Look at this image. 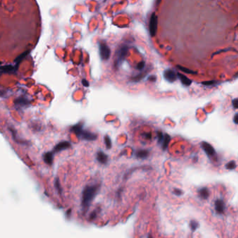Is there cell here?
Wrapping results in <instances>:
<instances>
[{"mask_svg":"<svg viewBox=\"0 0 238 238\" xmlns=\"http://www.w3.org/2000/svg\"><path fill=\"white\" fill-rule=\"evenodd\" d=\"M99 185H90L87 186L82 191V206L83 209L87 211L89 208L92 201L99 191Z\"/></svg>","mask_w":238,"mask_h":238,"instance_id":"cell-1","label":"cell"},{"mask_svg":"<svg viewBox=\"0 0 238 238\" xmlns=\"http://www.w3.org/2000/svg\"><path fill=\"white\" fill-rule=\"evenodd\" d=\"M99 52L102 60H107L110 57V50L106 43L101 42L99 43Z\"/></svg>","mask_w":238,"mask_h":238,"instance_id":"cell-2","label":"cell"},{"mask_svg":"<svg viewBox=\"0 0 238 238\" xmlns=\"http://www.w3.org/2000/svg\"><path fill=\"white\" fill-rule=\"evenodd\" d=\"M149 28H150V35L154 37L156 34V29H157V17L156 16L155 14H152L151 16Z\"/></svg>","mask_w":238,"mask_h":238,"instance_id":"cell-3","label":"cell"},{"mask_svg":"<svg viewBox=\"0 0 238 238\" xmlns=\"http://www.w3.org/2000/svg\"><path fill=\"white\" fill-rule=\"evenodd\" d=\"M128 53V48L126 46H123L120 48V50H119L118 57H117V60L115 62V64L117 65H119L121 62H122L123 60L125 59L126 54Z\"/></svg>","mask_w":238,"mask_h":238,"instance_id":"cell-4","label":"cell"},{"mask_svg":"<svg viewBox=\"0 0 238 238\" xmlns=\"http://www.w3.org/2000/svg\"><path fill=\"white\" fill-rule=\"evenodd\" d=\"M201 147L203 150L205 151V152L209 156H213L216 154V152H215L214 148L209 143L207 142H202L201 143Z\"/></svg>","mask_w":238,"mask_h":238,"instance_id":"cell-5","label":"cell"},{"mask_svg":"<svg viewBox=\"0 0 238 238\" xmlns=\"http://www.w3.org/2000/svg\"><path fill=\"white\" fill-rule=\"evenodd\" d=\"M79 138H82V139L85 140V141H95V140L97 138V135L94 133H92V132L90 131L83 130Z\"/></svg>","mask_w":238,"mask_h":238,"instance_id":"cell-6","label":"cell"},{"mask_svg":"<svg viewBox=\"0 0 238 238\" xmlns=\"http://www.w3.org/2000/svg\"><path fill=\"white\" fill-rule=\"evenodd\" d=\"M71 147V143L68 141H62V142H60V143H58L57 145L54 147V152H62V151L67 150V149H69Z\"/></svg>","mask_w":238,"mask_h":238,"instance_id":"cell-7","label":"cell"},{"mask_svg":"<svg viewBox=\"0 0 238 238\" xmlns=\"http://www.w3.org/2000/svg\"><path fill=\"white\" fill-rule=\"evenodd\" d=\"M215 209H216L217 214H224L226 207H225V203L223 200L218 199L215 201Z\"/></svg>","mask_w":238,"mask_h":238,"instance_id":"cell-8","label":"cell"},{"mask_svg":"<svg viewBox=\"0 0 238 238\" xmlns=\"http://www.w3.org/2000/svg\"><path fill=\"white\" fill-rule=\"evenodd\" d=\"M164 78L166 80H168L170 82H173L176 80L177 75L174 71H172L171 69H168L164 72Z\"/></svg>","mask_w":238,"mask_h":238,"instance_id":"cell-9","label":"cell"},{"mask_svg":"<svg viewBox=\"0 0 238 238\" xmlns=\"http://www.w3.org/2000/svg\"><path fill=\"white\" fill-rule=\"evenodd\" d=\"M96 159H97L100 163L105 165V164L107 163L108 161V156L104 152H102V151H99L97 152V154H96Z\"/></svg>","mask_w":238,"mask_h":238,"instance_id":"cell-10","label":"cell"},{"mask_svg":"<svg viewBox=\"0 0 238 238\" xmlns=\"http://www.w3.org/2000/svg\"><path fill=\"white\" fill-rule=\"evenodd\" d=\"M53 159H54V155L53 153L51 152H48L45 153L43 154V161L46 164H48L49 166H51L53 163Z\"/></svg>","mask_w":238,"mask_h":238,"instance_id":"cell-11","label":"cell"},{"mask_svg":"<svg viewBox=\"0 0 238 238\" xmlns=\"http://www.w3.org/2000/svg\"><path fill=\"white\" fill-rule=\"evenodd\" d=\"M82 131H83V128H82V123H78V124H75V125L73 126L71 128V131L73 132V133H74L78 137L80 136Z\"/></svg>","mask_w":238,"mask_h":238,"instance_id":"cell-12","label":"cell"},{"mask_svg":"<svg viewBox=\"0 0 238 238\" xmlns=\"http://www.w3.org/2000/svg\"><path fill=\"white\" fill-rule=\"evenodd\" d=\"M150 154V152H149L148 150H138L136 152H135V155L137 158H142V159H144V158H146L147 156Z\"/></svg>","mask_w":238,"mask_h":238,"instance_id":"cell-13","label":"cell"},{"mask_svg":"<svg viewBox=\"0 0 238 238\" xmlns=\"http://www.w3.org/2000/svg\"><path fill=\"white\" fill-rule=\"evenodd\" d=\"M17 68L14 67L12 65H6L1 67V71L3 73H14L16 71Z\"/></svg>","mask_w":238,"mask_h":238,"instance_id":"cell-14","label":"cell"},{"mask_svg":"<svg viewBox=\"0 0 238 238\" xmlns=\"http://www.w3.org/2000/svg\"><path fill=\"white\" fill-rule=\"evenodd\" d=\"M198 194H199V196L202 198V199L204 200L207 199L209 195L208 189L206 187L201 188V189H199V191H198Z\"/></svg>","mask_w":238,"mask_h":238,"instance_id":"cell-15","label":"cell"},{"mask_svg":"<svg viewBox=\"0 0 238 238\" xmlns=\"http://www.w3.org/2000/svg\"><path fill=\"white\" fill-rule=\"evenodd\" d=\"M177 76L179 77V80H180L181 82L185 86H189L191 85V84L192 81L190 80V79H189L187 77H186L185 75H184L182 73H177Z\"/></svg>","mask_w":238,"mask_h":238,"instance_id":"cell-16","label":"cell"},{"mask_svg":"<svg viewBox=\"0 0 238 238\" xmlns=\"http://www.w3.org/2000/svg\"><path fill=\"white\" fill-rule=\"evenodd\" d=\"M171 136L168 135V134L166 133L164 135V138L163 140V142H162V148H163V150H165L167 149L168 146L170 141H171Z\"/></svg>","mask_w":238,"mask_h":238,"instance_id":"cell-17","label":"cell"},{"mask_svg":"<svg viewBox=\"0 0 238 238\" xmlns=\"http://www.w3.org/2000/svg\"><path fill=\"white\" fill-rule=\"evenodd\" d=\"M237 167L235 161H230L226 165V168L228 170H234Z\"/></svg>","mask_w":238,"mask_h":238,"instance_id":"cell-18","label":"cell"},{"mask_svg":"<svg viewBox=\"0 0 238 238\" xmlns=\"http://www.w3.org/2000/svg\"><path fill=\"white\" fill-rule=\"evenodd\" d=\"M104 141L107 149H108V150L110 149L111 147H112V142H111V140L108 135H105L104 138Z\"/></svg>","mask_w":238,"mask_h":238,"instance_id":"cell-19","label":"cell"},{"mask_svg":"<svg viewBox=\"0 0 238 238\" xmlns=\"http://www.w3.org/2000/svg\"><path fill=\"white\" fill-rule=\"evenodd\" d=\"M198 226H199V224H198V223L196 222V221H194V220L191 221L190 228H191V229L192 231H195V230L198 228Z\"/></svg>","mask_w":238,"mask_h":238,"instance_id":"cell-20","label":"cell"},{"mask_svg":"<svg viewBox=\"0 0 238 238\" xmlns=\"http://www.w3.org/2000/svg\"><path fill=\"white\" fill-rule=\"evenodd\" d=\"M54 186H55V188L59 194H62V188H61V185H60L59 179L57 178L55 179V182H54Z\"/></svg>","mask_w":238,"mask_h":238,"instance_id":"cell-21","label":"cell"},{"mask_svg":"<svg viewBox=\"0 0 238 238\" xmlns=\"http://www.w3.org/2000/svg\"><path fill=\"white\" fill-rule=\"evenodd\" d=\"M157 138H158V143H162V142H163V140L164 138V135L161 131L157 132Z\"/></svg>","mask_w":238,"mask_h":238,"instance_id":"cell-22","label":"cell"},{"mask_svg":"<svg viewBox=\"0 0 238 238\" xmlns=\"http://www.w3.org/2000/svg\"><path fill=\"white\" fill-rule=\"evenodd\" d=\"M27 54H28V52H24V53H23V54H21V55H20V56H19L17 58V60H16V63L18 64L19 63H20V62L22 61V60L24 59V57H25L26 55H27Z\"/></svg>","mask_w":238,"mask_h":238,"instance_id":"cell-23","label":"cell"},{"mask_svg":"<svg viewBox=\"0 0 238 238\" xmlns=\"http://www.w3.org/2000/svg\"><path fill=\"white\" fill-rule=\"evenodd\" d=\"M17 103L19 105H25L27 103V101L24 98H20L17 100Z\"/></svg>","mask_w":238,"mask_h":238,"instance_id":"cell-24","label":"cell"},{"mask_svg":"<svg viewBox=\"0 0 238 238\" xmlns=\"http://www.w3.org/2000/svg\"><path fill=\"white\" fill-rule=\"evenodd\" d=\"M173 194L176 196H182L183 194V191L181 189H175L174 191H173Z\"/></svg>","mask_w":238,"mask_h":238,"instance_id":"cell-25","label":"cell"},{"mask_svg":"<svg viewBox=\"0 0 238 238\" xmlns=\"http://www.w3.org/2000/svg\"><path fill=\"white\" fill-rule=\"evenodd\" d=\"M178 68H179V69H180L181 71H184V72H185V73H194V71H191V70H189V69H186V68H184L182 67H179V66H178Z\"/></svg>","mask_w":238,"mask_h":238,"instance_id":"cell-26","label":"cell"},{"mask_svg":"<svg viewBox=\"0 0 238 238\" xmlns=\"http://www.w3.org/2000/svg\"><path fill=\"white\" fill-rule=\"evenodd\" d=\"M232 104H233V106L234 108L238 109V98H236V99L233 100V101H232Z\"/></svg>","mask_w":238,"mask_h":238,"instance_id":"cell-27","label":"cell"},{"mask_svg":"<svg viewBox=\"0 0 238 238\" xmlns=\"http://www.w3.org/2000/svg\"><path fill=\"white\" fill-rule=\"evenodd\" d=\"M216 83V81H207V82H203V84L205 85L206 86H211V85H214Z\"/></svg>","mask_w":238,"mask_h":238,"instance_id":"cell-28","label":"cell"},{"mask_svg":"<svg viewBox=\"0 0 238 238\" xmlns=\"http://www.w3.org/2000/svg\"><path fill=\"white\" fill-rule=\"evenodd\" d=\"M144 67H145V62H140V63L138 64V66H137V69L139 70L143 69H144Z\"/></svg>","mask_w":238,"mask_h":238,"instance_id":"cell-29","label":"cell"},{"mask_svg":"<svg viewBox=\"0 0 238 238\" xmlns=\"http://www.w3.org/2000/svg\"><path fill=\"white\" fill-rule=\"evenodd\" d=\"M233 122L235 124H238V113H236V114L235 115V116H234Z\"/></svg>","mask_w":238,"mask_h":238,"instance_id":"cell-30","label":"cell"},{"mask_svg":"<svg viewBox=\"0 0 238 238\" xmlns=\"http://www.w3.org/2000/svg\"><path fill=\"white\" fill-rule=\"evenodd\" d=\"M96 216V211H92L91 213V214H90V219L91 220H93L94 218H95Z\"/></svg>","mask_w":238,"mask_h":238,"instance_id":"cell-31","label":"cell"},{"mask_svg":"<svg viewBox=\"0 0 238 238\" xmlns=\"http://www.w3.org/2000/svg\"><path fill=\"white\" fill-rule=\"evenodd\" d=\"M148 80L150 81H152V82H155L156 80V78L155 75H151L150 77H149Z\"/></svg>","mask_w":238,"mask_h":238,"instance_id":"cell-32","label":"cell"},{"mask_svg":"<svg viewBox=\"0 0 238 238\" xmlns=\"http://www.w3.org/2000/svg\"><path fill=\"white\" fill-rule=\"evenodd\" d=\"M145 138L147 139H151V138H152V134L151 133H146L145 134Z\"/></svg>","mask_w":238,"mask_h":238,"instance_id":"cell-33","label":"cell"},{"mask_svg":"<svg viewBox=\"0 0 238 238\" xmlns=\"http://www.w3.org/2000/svg\"><path fill=\"white\" fill-rule=\"evenodd\" d=\"M82 85L85 87H88L89 86V82L86 80H85V79H83V80H82Z\"/></svg>","mask_w":238,"mask_h":238,"instance_id":"cell-34","label":"cell"}]
</instances>
